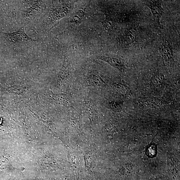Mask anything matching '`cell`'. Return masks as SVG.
<instances>
[{"instance_id":"1","label":"cell","mask_w":180,"mask_h":180,"mask_svg":"<svg viewBox=\"0 0 180 180\" xmlns=\"http://www.w3.org/2000/svg\"><path fill=\"white\" fill-rule=\"evenodd\" d=\"M146 5L150 9L153 15L159 20L164 13L160 1H147Z\"/></svg>"},{"instance_id":"2","label":"cell","mask_w":180,"mask_h":180,"mask_svg":"<svg viewBox=\"0 0 180 180\" xmlns=\"http://www.w3.org/2000/svg\"><path fill=\"white\" fill-rule=\"evenodd\" d=\"M161 53L164 62L169 63L173 58V51L170 43L166 40L164 41L162 43Z\"/></svg>"},{"instance_id":"3","label":"cell","mask_w":180,"mask_h":180,"mask_svg":"<svg viewBox=\"0 0 180 180\" xmlns=\"http://www.w3.org/2000/svg\"><path fill=\"white\" fill-rule=\"evenodd\" d=\"M99 58L105 61L110 65L112 66L121 71H124L125 69V66L121 61L116 58H111V57L100 56Z\"/></svg>"},{"instance_id":"4","label":"cell","mask_w":180,"mask_h":180,"mask_svg":"<svg viewBox=\"0 0 180 180\" xmlns=\"http://www.w3.org/2000/svg\"><path fill=\"white\" fill-rule=\"evenodd\" d=\"M87 84L90 86L100 87L104 85L102 79L99 76L92 74L87 79Z\"/></svg>"},{"instance_id":"5","label":"cell","mask_w":180,"mask_h":180,"mask_svg":"<svg viewBox=\"0 0 180 180\" xmlns=\"http://www.w3.org/2000/svg\"><path fill=\"white\" fill-rule=\"evenodd\" d=\"M9 36H11L12 37H15L16 38L15 40H33V39L29 37L24 32V29H21L19 31L16 33L8 34Z\"/></svg>"},{"instance_id":"6","label":"cell","mask_w":180,"mask_h":180,"mask_svg":"<svg viewBox=\"0 0 180 180\" xmlns=\"http://www.w3.org/2000/svg\"><path fill=\"white\" fill-rule=\"evenodd\" d=\"M137 33L134 29H129L125 34V40L128 45L130 44L136 40L137 37Z\"/></svg>"},{"instance_id":"7","label":"cell","mask_w":180,"mask_h":180,"mask_svg":"<svg viewBox=\"0 0 180 180\" xmlns=\"http://www.w3.org/2000/svg\"><path fill=\"white\" fill-rule=\"evenodd\" d=\"M165 80V77L162 74H157L152 78V82L154 86L160 85Z\"/></svg>"},{"instance_id":"8","label":"cell","mask_w":180,"mask_h":180,"mask_svg":"<svg viewBox=\"0 0 180 180\" xmlns=\"http://www.w3.org/2000/svg\"><path fill=\"white\" fill-rule=\"evenodd\" d=\"M103 25L104 29L107 30L112 29L115 28L116 23L112 19L107 18L103 22Z\"/></svg>"},{"instance_id":"9","label":"cell","mask_w":180,"mask_h":180,"mask_svg":"<svg viewBox=\"0 0 180 180\" xmlns=\"http://www.w3.org/2000/svg\"><path fill=\"white\" fill-rule=\"evenodd\" d=\"M146 152L147 154L150 157H154L157 153V147L155 143H151L147 147Z\"/></svg>"},{"instance_id":"10","label":"cell","mask_w":180,"mask_h":180,"mask_svg":"<svg viewBox=\"0 0 180 180\" xmlns=\"http://www.w3.org/2000/svg\"><path fill=\"white\" fill-rule=\"evenodd\" d=\"M115 86L118 91L123 94H128L130 91V88L124 85L116 84L115 85Z\"/></svg>"},{"instance_id":"11","label":"cell","mask_w":180,"mask_h":180,"mask_svg":"<svg viewBox=\"0 0 180 180\" xmlns=\"http://www.w3.org/2000/svg\"><path fill=\"white\" fill-rule=\"evenodd\" d=\"M109 106L111 109L114 111H120L121 109V105L116 102H112L110 103Z\"/></svg>"},{"instance_id":"12","label":"cell","mask_w":180,"mask_h":180,"mask_svg":"<svg viewBox=\"0 0 180 180\" xmlns=\"http://www.w3.org/2000/svg\"><path fill=\"white\" fill-rule=\"evenodd\" d=\"M85 105L86 109L88 112L90 114V115L93 113V109L92 107L90 104L87 101V100H85Z\"/></svg>"}]
</instances>
